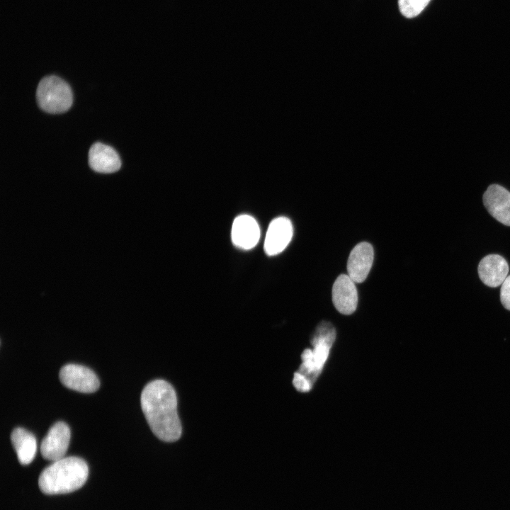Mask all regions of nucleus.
<instances>
[{"label": "nucleus", "instance_id": "5", "mask_svg": "<svg viewBox=\"0 0 510 510\" xmlns=\"http://www.w3.org/2000/svg\"><path fill=\"white\" fill-rule=\"evenodd\" d=\"M61 382L67 387L83 393L96 392L100 381L90 368L78 364H67L62 367L59 374Z\"/></svg>", "mask_w": 510, "mask_h": 510}, {"label": "nucleus", "instance_id": "7", "mask_svg": "<svg viewBox=\"0 0 510 510\" xmlns=\"http://www.w3.org/2000/svg\"><path fill=\"white\" fill-rule=\"evenodd\" d=\"M293 234V225L288 218H275L269 224L266 232L264 244L265 252L269 256L280 254L288 245Z\"/></svg>", "mask_w": 510, "mask_h": 510}, {"label": "nucleus", "instance_id": "3", "mask_svg": "<svg viewBox=\"0 0 510 510\" xmlns=\"http://www.w3.org/2000/svg\"><path fill=\"white\" fill-rule=\"evenodd\" d=\"M335 339L336 330L334 326L330 322L323 321L317 326L312 338V348H306L301 354L302 362L298 372L312 384L320 375L328 359Z\"/></svg>", "mask_w": 510, "mask_h": 510}, {"label": "nucleus", "instance_id": "4", "mask_svg": "<svg viewBox=\"0 0 510 510\" xmlns=\"http://www.w3.org/2000/svg\"><path fill=\"white\" fill-rule=\"evenodd\" d=\"M36 100L42 110L49 113H62L72 106L73 94L65 81L52 75L44 77L38 84Z\"/></svg>", "mask_w": 510, "mask_h": 510}, {"label": "nucleus", "instance_id": "2", "mask_svg": "<svg viewBox=\"0 0 510 510\" xmlns=\"http://www.w3.org/2000/svg\"><path fill=\"white\" fill-rule=\"evenodd\" d=\"M89 475L87 463L81 458L70 456L54 461L40 473L38 484L45 494H60L81 487Z\"/></svg>", "mask_w": 510, "mask_h": 510}, {"label": "nucleus", "instance_id": "11", "mask_svg": "<svg viewBox=\"0 0 510 510\" xmlns=\"http://www.w3.org/2000/svg\"><path fill=\"white\" fill-rule=\"evenodd\" d=\"M232 241L237 247L251 249L259 242L260 228L256 220L248 215L237 216L232 226Z\"/></svg>", "mask_w": 510, "mask_h": 510}, {"label": "nucleus", "instance_id": "1", "mask_svg": "<svg viewBox=\"0 0 510 510\" xmlns=\"http://www.w3.org/2000/svg\"><path fill=\"white\" fill-rule=\"evenodd\" d=\"M140 403L146 420L157 438L172 442L181 437L176 394L168 382L155 380L146 385L141 393Z\"/></svg>", "mask_w": 510, "mask_h": 510}, {"label": "nucleus", "instance_id": "12", "mask_svg": "<svg viewBox=\"0 0 510 510\" xmlns=\"http://www.w3.org/2000/svg\"><path fill=\"white\" fill-rule=\"evenodd\" d=\"M509 265L502 256L489 254L484 256L478 265L480 280L486 285L496 288L502 285L509 273Z\"/></svg>", "mask_w": 510, "mask_h": 510}, {"label": "nucleus", "instance_id": "10", "mask_svg": "<svg viewBox=\"0 0 510 510\" xmlns=\"http://www.w3.org/2000/svg\"><path fill=\"white\" fill-rule=\"evenodd\" d=\"M374 251L368 242L358 244L351 251L347 261L348 276L356 283L363 282L372 267Z\"/></svg>", "mask_w": 510, "mask_h": 510}, {"label": "nucleus", "instance_id": "17", "mask_svg": "<svg viewBox=\"0 0 510 510\" xmlns=\"http://www.w3.org/2000/svg\"><path fill=\"white\" fill-rule=\"evenodd\" d=\"M500 300L504 308L510 310V276H508L502 284Z\"/></svg>", "mask_w": 510, "mask_h": 510}, {"label": "nucleus", "instance_id": "15", "mask_svg": "<svg viewBox=\"0 0 510 510\" xmlns=\"http://www.w3.org/2000/svg\"><path fill=\"white\" fill-rule=\"evenodd\" d=\"M431 0H398L401 13L406 18L418 16L428 5Z\"/></svg>", "mask_w": 510, "mask_h": 510}, {"label": "nucleus", "instance_id": "6", "mask_svg": "<svg viewBox=\"0 0 510 510\" xmlns=\"http://www.w3.org/2000/svg\"><path fill=\"white\" fill-rule=\"evenodd\" d=\"M71 432L68 425L57 421L48 430L40 445V452L45 459L56 461L64 458L69 446Z\"/></svg>", "mask_w": 510, "mask_h": 510}, {"label": "nucleus", "instance_id": "14", "mask_svg": "<svg viewBox=\"0 0 510 510\" xmlns=\"http://www.w3.org/2000/svg\"><path fill=\"white\" fill-rule=\"evenodd\" d=\"M11 440L19 463L23 465L30 464L37 450L34 435L23 428L17 427L13 430Z\"/></svg>", "mask_w": 510, "mask_h": 510}, {"label": "nucleus", "instance_id": "8", "mask_svg": "<svg viewBox=\"0 0 510 510\" xmlns=\"http://www.w3.org/2000/svg\"><path fill=\"white\" fill-rule=\"evenodd\" d=\"M355 283L348 274H341L333 284L332 302L343 314H351L357 308L358 292Z\"/></svg>", "mask_w": 510, "mask_h": 510}, {"label": "nucleus", "instance_id": "13", "mask_svg": "<svg viewBox=\"0 0 510 510\" xmlns=\"http://www.w3.org/2000/svg\"><path fill=\"white\" fill-rule=\"evenodd\" d=\"M89 164L92 170L98 173L110 174L119 170L121 162L113 148L96 142L89 151Z\"/></svg>", "mask_w": 510, "mask_h": 510}, {"label": "nucleus", "instance_id": "16", "mask_svg": "<svg viewBox=\"0 0 510 510\" xmlns=\"http://www.w3.org/2000/svg\"><path fill=\"white\" fill-rule=\"evenodd\" d=\"M293 384L298 391L302 392H309L313 385L305 376L299 372L294 373Z\"/></svg>", "mask_w": 510, "mask_h": 510}, {"label": "nucleus", "instance_id": "9", "mask_svg": "<svg viewBox=\"0 0 510 510\" xmlns=\"http://www.w3.org/2000/svg\"><path fill=\"white\" fill-rule=\"evenodd\" d=\"M483 203L489 213L497 221L510 226V192L498 185H490L483 195Z\"/></svg>", "mask_w": 510, "mask_h": 510}]
</instances>
